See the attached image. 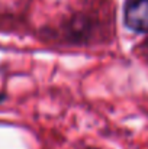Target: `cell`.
Wrapping results in <instances>:
<instances>
[{
	"label": "cell",
	"mask_w": 148,
	"mask_h": 149,
	"mask_svg": "<svg viewBox=\"0 0 148 149\" xmlns=\"http://www.w3.org/2000/svg\"><path fill=\"white\" fill-rule=\"evenodd\" d=\"M4 100H6V96H4L3 93H0V103H1V101H4Z\"/></svg>",
	"instance_id": "7a4b0ae2"
},
{
	"label": "cell",
	"mask_w": 148,
	"mask_h": 149,
	"mask_svg": "<svg viewBox=\"0 0 148 149\" xmlns=\"http://www.w3.org/2000/svg\"><path fill=\"white\" fill-rule=\"evenodd\" d=\"M123 25L134 33H148V0H126Z\"/></svg>",
	"instance_id": "6da1fadb"
}]
</instances>
